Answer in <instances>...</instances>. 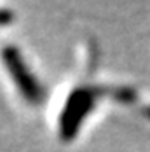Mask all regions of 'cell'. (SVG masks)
I'll list each match as a JSON object with an SVG mask.
<instances>
[{"label":"cell","mask_w":150,"mask_h":152,"mask_svg":"<svg viewBox=\"0 0 150 152\" xmlns=\"http://www.w3.org/2000/svg\"><path fill=\"white\" fill-rule=\"evenodd\" d=\"M100 94H105V88L96 86H79L68 94L60 115V137L70 142L77 137L82 122L92 112Z\"/></svg>","instance_id":"obj_1"},{"label":"cell","mask_w":150,"mask_h":152,"mask_svg":"<svg viewBox=\"0 0 150 152\" xmlns=\"http://www.w3.org/2000/svg\"><path fill=\"white\" fill-rule=\"evenodd\" d=\"M2 61L11 79L16 82L17 91L21 93L25 102L33 107L42 105L45 100V89L26 65L21 51L16 46H5L2 49Z\"/></svg>","instance_id":"obj_2"},{"label":"cell","mask_w":150,"mask_h":152,"mask_svg":"<svg viewBox=\"0 0 150 152\" xmlns=\"http://www.w3.org/2000/svg\"><path fill=\"white\" fill-rule=\"evenodd\" d=\"M105 94H110L115 98V102L124 103V105H129V103H135L136 98H138V93L133 88H127V86H119V88H105Z\"/></svg>","instance_id":"obj_3"},{"label":"cell","mask_w":150,"mask_h":152,"mask_svg":"<svg viewBox=\"0 0 150 152\" xmlns=\"http://www.w3.org/2000/svg\"><path fill=\"white\" fill-rule=\"evenodd\" d=\"M14 21V12L11 9H4L0 7V26H7Z\"/></svg>","instance_id":"obj_4"},{"label":"cell","mask_w":150,"mask_h":152,"mask_svg":"<svg viewBox=\"0 0 150 152\" xmlns=\"http://www.w3.org/2000/svg\"><path fill=\"white\" fill-rule=\"evenodd\" d=\"M143 115H145L147 119H150V105H149V107H145V108H143Z\"/></svg>","instance_id":"obj_5"}]
</instances>
